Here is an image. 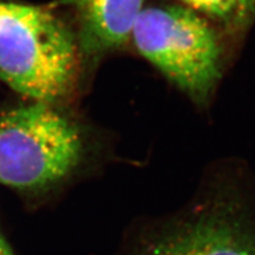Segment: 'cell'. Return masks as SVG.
<instances>
[{
  "label": "cell",
  "mask_w": 255,
  "mask_h": 255,
  "mask_svg": "<svg viewBox=\"0 0 255 255\" xmlns=\"http://www.w3.org/2000/svg\"><path fill=\"white\" fill-rule=\"evenodd\" d=\"M116 255H255V171L238 157L209 163L182 207L132 219Z\"/></svg>",
  "instance_id": "obj_1"
},
{
  "label": "cell",
  "mask_w": 255,
  "mask_h": 255,
  "mask_svg": "<svg viewBox=\"0 0 255 255\" xmlns=\"http://www.w3.org/2000/svg\"><path fill=\"white\" fill-rule=\"evenodd\" d=\"M84 129L50 104L8 111L0 119V183L28 195L49 193L87 173Z\"/></svg>",
  "instance_id": "obj_2"
},
{
  "label": "cell",
  "mask_w": 255,
  "mask_h": 255,
  "mask_svg": "<svg viewBox=\"0 0 255 255\" xmlns=\"http://www.w3.org/2000/svg\"><path fill=\"white\" fill-rule=\"evenodd\" d=\"M225 34L182 4L148 6L133 27L137 52L199 109L214 97L225 68Z\"/></svg>",
  "instance_id": "obj_3"
},
{
  "label": "cell",
  "mask_w": 255,
  "mask_h": 255,
  "mask_svg": "<svg viewBox=\"0 0 255 255\" xmlns=\"http://www.w3.org/2000/svg\"><path fill=\"white\" fill-rule=\"evenodd\" d=\"M77 38L49 9L0 2V79L38 103L63 100L76 84Z\"/></svg>",
  "instance_id": "obj_4"
},
{
  "label": "cell",
  "mask_w": 255,
  "mask_h": 255,
  "mask_svg": "<svg viewBox=\"0 0 255 255\" xmlns=\"http://www.w3.org/2000/svg\"><path fill=\"white\" fill-rule=\"evenodd\" d=\"M75 9L79 51L95 59L130 43L144 0H65Z\"/></svg>",
  "instance_id": "obj_5"
},
{
  "label": "cell",
  "mask_w": 255,
  "mask_h": 255,
  "mask_svg": "<svg viewBox=\"0 0 255 255\" xmlns=\"http://www.w3.org/2000/svg\"><path fill=\"white\" fill-rule=\"evenodd\" d=\"M218 26L226 37L242 38L255 21V0H178Z\"/></svg>",
  "instance_id": "obj_6"
},
{
  "label": "cell",
  "mask_w": 255,
  "mask_h": 255,
  "mask_svg": "<svg viewBox=\"0 0 255 255\" xmlns=\"http://www.w3.org/2000/svg\"><path fill=\"white\" fill-rule=\"evenodd\" d=\"M0 255H15L1 232H0Z\"/></svg>",
  "instance_id": "obj_7"
}]
</instances>
